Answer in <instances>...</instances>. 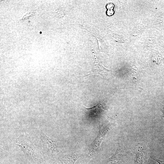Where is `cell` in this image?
Returning a JSON list of instances; mask_svg holds the SVG:
<instances>
[{
    "label": "cell",
    "mask_w": 164,
    "mask_h": 164,
    "mask_svg": "<svg viewBox=\"0 0 164 164\" xmlns=\"http://www.w3.org/2000/svg\"><path fill=\"white\" fill-rule=\"evenodd\" d=\"M12 144L19 146L28 159L36 160L39 157L38 149L26 133L15 138Z\"/></svg>",
    "instance_id": "cell-1"
},
{
    "label": "cell",
    "mask_w": 164,
    "mask_h": 164,
    "mask_svg": "<svg viewBox=\"0 0 164 164\" xmlns=\"http://www.w3.org/2000/svg\"><path fill=\"white\" fill-rule=\"evenodd\" d=\"M40 137L43 146V153L46 156H50L58 152V147L57 142L51 139L43 132L40 134Z\"/></svg>",
    "instance_id": "cell-2"
},
{
    "label": "cell",
    "mask_w": 164,
    "mask_h": 164,
    "mask_svg": "<svg viewBox=\"0 0 164 164\" xmlns=\"http://www.w3.org/2000/svg\"><path fill=\"white\" fill-rule=\"evenodd\" d=\"M107 132L108 129L106 127L103 125L100 126L99 133L91 145V152H93L98 149Z\"/></svg>",
    "instance_id": "cell-3"
},
{
    "label": "cell",
    "mask_w": 164,
    "mask_h": 164,
    "mask_svg": "<svg viewBox=\"0 0 164 164\" xmlns=\"http://www.w3.org/2000/svg\"><path fill=\"white\" fill-rule=\"evenodd\" d=\"M81 156L78 153H73L65 156L61 161V164H74L76 160Z\"/></svg>",
    "instance_id": "cell-4"
},
{
    "label": "cell",
    "mask_w": 164,
    "mask_h": 164,
    "mask_svg": "<svg viewBox=\"0 0 164 164\" xmlns=\"http://www.w3.org/2000/svg\"><path fill=\"white\" fill-rule=\"evenodd\" d=\"M89 113L93 115H98L104 109V106L101 103H99L97 105L90 108H87L84 107Z\"/></svg>",
    "instance_id": "cell-5"
},
{
    "label": "cell",
    "mask_w": 164,
    "mask_h": 164,
    "mask_svg": "<svg viewBox=\"0 0 164 164\" xmlns=\"http://www.w3.org/2000/svg\"><path fill=\"white\" fill-rule=\"evenodd\" d=\"M146 157L143 152L141 151L139 152L137 154L135 161V164H145Z\"/></svg>",
    "instance_id": "cell-6"
},
{
    "label": "cell",
    "mask_w": 164,
    "mask_h": 164,
    "mask_svg": "<svg viewBox=\"0 0 164 164\" xmlns=\"http://www.w3.org/2000/svg\"><path fill=\"white\" fill-rule=\"evenodd\" d=\"M119 162L117 155L115 154L109 159L104 164H119Z\"/></svg>",
    "instance_id": "cell-7"
},
{
    "label": "cell",
    "mask_w": 164,
    "mask_h": 164,
    "mask_svg": "<svg viewBox=\"0 0 164 164\" xmlns=\"http://www.w3.org/2000/svg\"><path fill=\"white\" fill-rule=\"evenodd\" d=\"M152 158L159 164H164V160H159L154 157H152Z\"/></svg>",
    "instance_id": "cell-8"
},
{
    "label": "cell",
    "mask_w": 164,
    "mask_h": 164,
    "mask_svg": "<svg viewBox=\"0 0 164 164\" xmlns=\"http://www.w3.org/2000/svg\"><path fill=\"white\" fill-rule=\"evenodd\" d=\"M114 13V11L111 9H109L107 11V14L108 15H112Z\"/></svg>",
    "instance_id": "cell-9"
},
{
    "label": "cell",
    "mask_w": 164,
    "mask_h": 164,
    "mask_svg": "<svg viewBox=\"0 0 164 164\" xmlns=\"http://www.w3.org/2000/svg\"><path fill=\"white\" fill-rule=\"evenodd\" d=\"M113 5L112 4H109L107 6V8L108 9H113Z\"/></svg>",
    "instance_id": "cell-10"
},
{
    "label": "cell",
    "mask_w": 164,
    "mask_h": 164,
    "mask_svg": "<svg viewBox=\"0 0 164 164\" xmlns=\"http://www.w3.org/2000/svg\"><path fill=\"white\" fill-rule=\"evenodd\" d=\"M162 108L161 109V111L163 114V117H164V105H162Z\"/></svg>",
    "instance_id": "cell-11"
}]
</instances>
